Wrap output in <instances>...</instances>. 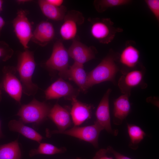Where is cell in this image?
<instances>
[{
    "instance_id": "cell-5",
    "label": "cell",
    "mask_w": 159,
    "mask_h": 159,
    "mask_svg": "<svg viewBox=\"0 0 159 159\" xmlns=\"http://www.w3.org/2000/svg\"><path fill=\"white\" fill-rule=\"evenodd\" d=\"M69 56L62 42L57 41L54 43L52 54L44 65L50 70L58 72L61 77L67 79L69 68Z\"/></svg>"
},
{
    "instance_id": "cell-8",
    "label": "cell",
    "mask_w": 159,
    "mask_h": 159,
    "mask_svg": "<svg viewBox=\"0 0 159 159\" xmlns=\"http://www.w3.org/2000/svg\"><path fill=\"white\" fill-rule=\"evenodd\" d=\"M12 24L16 35L25 49H28V44L33 36L31 22L23 10H19Z\"/></svg>"
},
{
    "instance_id": "cell-35",
    "label": "cell",
    "mask_w": 159,
    "mask_h": 159,
    "mask_svg": "<svg viewBox=\"0 0 159 159\" xmlns=\"http://www.w3.org/2000/svg\"><path fill=\"white\" fill-rule=\"evenodd\" d=\"M1 89L0 88V101L1 100Z\"/></svg>"
},
{
    "instance_id": "cell-11",
    "label": "cell",
    "mask_w": 159,
    "mask_h": 159,
    "mask_svg": "<svg viewBox=\"0 0 159 159\" xmlns=\"http://www.w3.org/2000/svg\"><path fill=\"white\" fill-rule=\"evenodd\" d=\"M78 91L70 83L60 77L53 83L44 91L45 98L49 100L58 99L64 97L66 100H71L77 97Z\"/></svg>"
},
{
    "instance_id": "cell-24",
    "label": "cell",
    "mask_w": 159,
    "mask_h": 159,
    "mask_svg": "<svg viewBox=\"0 0 159 159\" xmlns=\"http://www.w3.org/2000/svg\"><path fill=\"white\" fill-rule=\"evenodd\" d=\"M65 148H58L49 143H40L37 149H32L29 152V155L32 157L37 154L52 155L64 153Z\"/></svg>"
},
{
    "instance_id": "cell-18",
    "label": "cell",
    "mask_w": 159,
    "mask_h": 159,
    "mask_svg": "<svg viewBox=\"0 0 159 159\" xmlns=\"http://www.w3.org/2000/svg\"><path fill=\"white\" fill-rule=\"evenodd\" d=\"M140 56L139 51L134 45L128 44L125 46L119 58L120 63L126 69L123 74L135 69L138 62Z\"/></svg>"
},
{
    "instance_id": "cell-33",
    "label": "cell",
    "mask_w": 159,
    "mask_h": 159,
    "mask_svg": "<svg viewBox=\"0 0 159 159\" xmlns=\"http://www.w3.org/2000/svg\"><path fill=\"white\" fill-rule=\"evenodd\" d=\"M3 3V1L0 0V12L2 9V5Z\"/></svg>"
},
{
    "instance_id": "cell-20",
    "label": "cell",
    "mask_w": 159,
    "mask_h": 159,
    "mask_svg": "<svg viewBox=\"0 0 159 159\" xmlns=\"http://www.w3.org/2000/svg\"><path fill=\"white\" fill-rule=\"evenodd\" d=\"M38 4L44 15L53 20L59 21L63 20L67 13V8L65 6H55L49 3L46 0H39Z\"/></svg>"
},
{
    "instance_id": "cell-22",
    "label": "cell",
    "mask_w": 159,
    "mask_h": 159,
    "mask_svg": "<svg viewBox=\"0 0 159 159\" xmlns=\"http://www.w3.org/2000/svg\"><path fill=\"white\" fill-rule=\"evenodd\" d=\"M21 156L17 139L0 146V159H21Z\"/></svg>"
},
{
    "instance_id": "cell-3",
    "label": "cell",
    "mask_w": 159,
    "mask_h": 159,
    "mask_svg": "<svg viewBox=\"0 0 159 159\" xmlns=\"http://www.w3.org/2000/svg\"><path fill=\"white\" fill-rule=\"evenodd\" d=\"M88 21L91 24L92 36L101 44L110 43L116 34L122 31L120 28L115 27L113 22L109 18H89Z\"/></svg>"
},
{
    "instance_id": "cell-1",
    "label": "cell",
    "mask_w": 159,
    "mask_h": 159,
    "mask_svg": "<svg viewBox=\"0 0 159 159\" xmlns=\"http://www.w3.org/2000/svg\"><path fill=\"white\" fill-rule=\"evenodd\" d=\"M36 65L32 52L26 49L20 54L16 68L19 75L23 92L28 96L35 95L38 89V86L32 80Z\"/></svg>"
},
{
    "instance_id": "cell-9",
    "label": "cell",
    "mask_w": 159,
    "mask_h": 159,
    "mask_svg": "<svg viewBox=\"0 0 159 159\" xmlns=\"http://www.w3.org/2000/svg\"><path fill=\"white\" fill-rule=\"evenodd\" d=\"M63 20L60 29V35L64 40H73L77 34L78 26L83 24L85 18L80 11L72 10L66 13Z\"/></svg>"
},
{
    "instance_id": "cell-10",
    "label": "cell",
    "mask_w": 159,
    "mask_h": 159,
    "mask_svg": "<svg viewBox=\"0 0 159 159\" xmlns=\"http://www.w3.org/2000/svg\"><path fill=\"white\" fill-rule=\"evenodd\" d=\"M144 72L142 69H134L122 74L118 82L121 92L130 96L132 89L139 86L146 88L147 84L143 80Z\"/></svg>"
},
{
    "instance_id": "cell-29",
    "label": "cell",
    "mask_w": 159,
    "mask_h": 159,
    "mask_svg": "<svg viewBox=\"0 0 159 159\" xmlns=\"http://www.w3.org/2000/svg\"><path fill=\"white\" fill-rule=\"evenodd\" d=\"M107 149L109 153L113 155L115 159H132L117 152L110 146H108Z\"/></svg>"
},
{
    "instance_id": "cell-4",
    "label": "cell",
    "mask_w": 159,
    "mask_h": 159,
    "mask_svg": "<svg viewBox=\"0 0 159 159\" xmlns=\"http://www.w3.org/2000/svg\"><path fill=\"white\" fill-rule=\"evenodd\" d=\"M51 109L47 103L34 98L29 103L22 105L16 115L24 123L38 124L48 117Z\"/></svg>"
},
{
    "instance_id": "cell-26",
    "label": "cell",
    "mask_w": 159,
    "mask_h": 159,
    "mask_svg": "<svg viewBox=\"0 0 159 159\" xmlns=\"http://www.w3.org/2000/svg\"><path fill=\"white\" fill-rule=\"evenodd\" d=\"M13 49L9 45L3 41H0V59L6 61L10 59L13 55Z\"/></svg>"
},
{
    "instance_id": "cell-27",
    "label": "cell",
    "mask_w": 159,
    "mask_h": 159,
    "mask_svg": "<svg viewBox=\"0 0 159 159\" xmlns=\"http://www.w3.org/2000/svg\"><path fill=\"white\" fill-rule=\"evenodd\" d=\"M145 2L147 6L157 20L159 21V0H145Z\"/></svg>"
},
{
    "instance_id": "cell-23",
    "label": "cell",
    "mask_w": 159,
    "mask_h": 159,
    "mask_svg": "<svg viewBox=\"0 0 159 159\" xmlns=\"http://www.w3.org/2000/svg\"><path fill=\"white\" fill-rule=\"evenodd\" d=\"M127 127L130 141L129 146L133 150H136L146 134L140 127L136 125L127 123Z\"/></svg>"
},
{
    "instance_id": "cell-30",
    "label": "cell",
    "mask_w": 159,
    "mask_h": 159,
    "mask_svg": "<svg viewBox=\"0 0 159 159\" xmlns=\"http://www.w3.org/2000/svg\"><path fill=\"white\" fill-rule=\"evenodd\" d=\"M51 4L56 6H60L64 2L63 0H46Z\"/></svg>"
},
{
    "instance_id": "cell-32",
    "label": "cell",
    "mask_w": 159,
    "mask_h": 159,
    "mask_svg": "<svg viewBox=\"0 0 159 159\" xmlns=\"http://www.w3.org/2000/svg\"><path fill=\"white\" fill-rule=\"evenodd\" d=\"M29 0H17V3H18L19 4H20V3H25L26 2H27L28 1H29Z\"/></svg>"
},
{
    "instance_id": "cell-19",
    "label": "cell",
    "mask_w": 159,
    "mask_h": 159,
    "mask_svg": "<svg viewBox=\"0 0 159 159\" xmlns=\"http://www.w3.org/2000/svg\"><path fill=\"white\" fill-rule=\"evenodd\" d=\"M87 74L84 68L83 65L75 62L70 66L67 74V78L74 81L83 92L87 90L86 87Z\"/></svg>"
},
{
    "instance_id": "cell-7",
    "label": "cell",
    "mask_w": 159,
    "mask_h": 159,
    "mask_svg": "<svg viewBox=\"0 0 159 159\" xmlns=\"http://www.w3.org/2000/svg\"><path fill=\"white\" fill-rule=\"evenodd\" d=\"M16 68L13 66L4 67L3 77L0 83V88L21 104L22 88L20 81L16 76Z\"/></svg>"
},
{
    "instance_id": "cell-28",
    "label": "cell",
    "mask_w": 159,
    "mask_h": 159,
    "mask_svg": "<svg viewBox=\"0 0 159 159\" xmlns=\"http://www.w3.org/2000/svg\"><path fill=\"white\" fill-rule=\"evenodd\" d=\"M108 153L107 149H101L96 153L92 159H113L111 157L108 156Z\"/></svg>"
},
{
    "instance_id": "cell-15",
    "label": "cell",
    "mask_w": 159,
    "mask_h": 159,
    "mask_svg": "<svg viewBox=\"0 0 159 159\" xmlns=\"http://www.w3.org/2000/svg\"><path fill=\"white\" fill-rule=\"evenodd\" d=\"M128 95L123 94L113 102V122L115 125H121L129 115L131 107Z\"/></svg>"
},
{
    "instance_id": "cell-34",
    "label": "cell",
    "mask_w": 159,
    "mask_h": 159,
    "mask_svg": "<svg viewBox=\"0 0 159 159\" xmlns=\"http://www.w3.org/2000/svg\"><path fill=\"white\" fill-rule=\"evenodd\" d=\"M2 136V133L1 129V122L0 120V138Z\"/></svg>"
},
{
    "instance_id": "cell-25",
    "label": "cell",
    "mask_w": 159,
    "mask_h": 159,
    "mask_svg": "<svg viewBox=\"0 0 159 159\" xmlns=\"http://www.w3.org/2000/svg\"><path fill=\"white\" fill-rule=\"evenodd\" d=\"M129 0H97L94 1L95 8L100 13L103 12L108 8L128 4Z\"/></svg>"
},
{
    "instance_id": "cell-21",
    "label": "cell",
    "mask_w": 159,
    "mask_h": 159,
    "mask_svg": "<svg viewBox=\"0 0 159 159\" xmlns=\"http://www.w3.org/2000/svg\"><path fill=\"white\" fill-rule=\"evenodd\" d=\"M21 120H11L8 126L11 131L18 132L26 138L40 143L43 138L39 133L32 128L25 125Z\"/></svg>"
},
{
    "instance_id": "cell-14",
    "label": "cell",
    "mask_w": 159,
    "mask_h": 159,
    "mask_svg": "<svg viewBox=\"0 0 159 159\" xmlns=\"http://www.w3.org/2000/svg\"><path fill=\"white\" fill-rule=\"evenodd\" d=\"M55 36V30L53 24L46 21L38 24L33 32L31 39L33 42L44 47L53 40Z\"/></svg>"
},
{
    "instance_id": "cell-13",
    "label": "cell",
    "mask_w": 159,
    "mask_h": 159,
    "mask_svg": "<svg viewBox=\"0 0 159 159\" xmlns=\"http://www.w3.org/2000/svg\"><path fill=\"white\" fill-rule=\"evenodd\" d=\"M69 56L75 62L83 65L86 62L95 58L97 53L93 46L88 47L75 38L68 50Z\"/></svg>"
},
{
    "instance_id": "cell-2",
    "label": "cell",
    "mask_w": 159,
    "mask_h": 159,
    "mask_svg": "<svg viewBox=\"0 0 159 159\" xmlns=\"http://www.w3.org/2000/svg\"><path fill=\"white\" fill-rule=\"evenodd\" d=\"M116 57L110 54L87 74L86 85L87 90L93 85L100 83L110 81L115 84V77L120 69L116 63Z\"/></svg>"
},
{
    "instance_id": "cell-31",
    "label": "cell",
    "mask_w": 159,
    "mask_h": 159,
    "mask_svg": "<svg viewBox=\"0 0 159 159\" xmlns=\"http://www.w3.org/2000/svg\"><path fill=\"white\" fill-rule=\"evenodd\" d=\"M5 22L3 18L0 16V36L2 29L5 25Z\"/></svg>"
},
{
    "instance_id": "cell-12",
    "label": "cell",
    "mask_w": 159,
    "mask_h": 159,
    "mask_svg": "<svg viewBox=\"0 0 159 159\" xmlns=\"http://www.w3.org/2000/svg\"><path fill=\"white\" fill-rule=\"evenodd\" d=\"M111 91V89H108L99 103L95 113V122L103 130L113 135L116 136L118 133V130L112 129L110 121L109 97Z\"/></svg>"
},
{
    "instance_id": "cell-17",
    "label": "cell",
    "mask_w": 159,
    "mask_h": 159,
    "mask_svg": "<svg viewBox=\"0 0 159 159\" xmlns=\"http://www.w3.org/2000/svg\"><path fill=\"white\" fill-rule=\"evenodd\" d=\"M70 101L72 105L71 115L74 126H78L91 117L92 107L79 101L76 97Z\"/></svg>"
},
{
    "instance_id": "cell-16",
    "label": "cell",
    "mask_w": 159,
    "mask_h": 159,
    "mask_svg": "<svg viewBox=\"0 0 159 159\" xmlns=\"http://www.w3.org/2000/svg\"><path fill=\"white\" fill-rule=\"evenodd\" d=\"M49 117L55 124L58 132L64 131L69 127L71 122L70 115L67 110L57 103L51 108Z\"/></svg>"
},
{
    "instance_id": "cell-6",
    "label": "cell",
    "mask_w": 159,
    "mask_h": 159,
    "mask_svg": "<svg viewBox=\"0 0 159 159\" xmlns=\"http://www.w3.org/2000/svg\"><path fill=\"white\" fill-rule=\"evenodd\" d=\"M103 129L96 122L94 124L86 126H74L71 128L64 131L56 130L52 133L61 134L68 135L87 142L95 148L98 147V138L100 134Z\"/></svg>"
}]
</instances>
